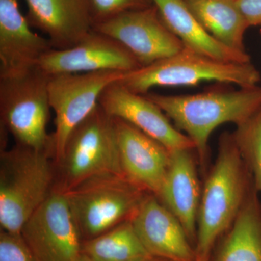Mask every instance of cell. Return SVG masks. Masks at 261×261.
<instances>
[{"label":"cell","mask_w":261,"mask_h":261,"mask_svg":"<svg viewBox=\"0 0 261 261\" xmlns=\"http://www.w3.org/2000/svg\"><path fill=\"white\" fill-rule=\"evenodd\" d=\"M161 20L181 41L184 47L216 61L248 63L246 51L234 50L221 44L206 32L185 0H151Z\"/></svg>","instance_id":"cell-18"},{"label":"cell","mask_w":261,"mask_h":261,"mask_svg":"<svg viewBox=\"0 0 261 261\" xmlns=\"http://www.w3.org/2000/svg\"><path fill=\"white\" fill-rule=\"evenodd\" d=\"M0 261H37L20 233L1 231Z\"/></svg>","instance_id":"cell-24"},{"label":"cell","mask_w":261,"mask_h":261,"mask_svg":"<svg viewBox=\"0 0 261 261\" xmlns=\"http://www.w3.org/2000/svg\"><path fill=\"white\" fill-rule=\"evenodd\" d=\"M151 255L173 261H197L195 247L177 218L155 195L149 194L130 219Z\"/></svg>","instance_id":"cell-15"},{"label":"cell","mask_w":261,"mask_h":261,"mask_svg":"<svg viewBox=\"0 0 261 261\" xmlns=\"http://www.w3.org/2000/svg\"><path fill=\"white\" fill-rule=\"evenodd\" d=\"M99 105L110 116L128 122L171 152L181 149L195 150L190 137L173 125L157 105L145 95L128 90L118 82L103 91Z\"/></svg>","instance_id":"cell-12"},{"label":"cell","mask_w":261,"mask_h":261,"mask_svg":"<svg viewBox=\"0 0 261 261\" xmlns=\"http://www.w3.org/2000/svg\"><path fill=\"white\" fill-rule=\"evenodd\" d=\"M56 183L53 154L16 145L0 153L1 231L20 233Z\"/></svg>","instance_id":"cell-3"},{"label":"cell","mask_w":261,"mask_h":261,"mask_svg":"<svg viewBox=\"0 0 261 261\" xmlns=\"http://www.w3.org/2000/svg\"><path fill=\"white\" fill-rule=\"evenodd\" d=\"M193 142L201 174L209 170L211 133L226 123L238 126L261 108V88L216 89L188 95L145 94Z\"/></svg>","instance_id":"cell-1"},{"label":"cell","mask_w":261,"mask_h":261,"mask_svg":"<svg viewBox=\"0 0 261 261\" xmlns=\"http://www.w3.org/2000/svg\"><path fill=\"white\" fill-rule=\"evenodd\" d=\"M237 3L250 27L261 25V0H237Z\"/></svg>","instance_id":"cell-25"},{"label":"cell","mask_w":261,"mask_h":261,"mask_svg":"<svg viewBox=\"0 0 261 261\" xmlns=\"http://www.w3.org/2000/svg\"><path fill=\"white\" fill-rule=\"evenodd\" d=\"M73 261H95L93 259L91 258L87 255H84L83 253H81Z\"/></svg>","instance_id":"cell-26"},{"label":"cell","mask_w":261,"mask_h":261,"mask_svg":"<svg viewBox=\"0 0 261 261\" xmlns=\"http://www.w3.org/2000/svg\"><path fill=\"white\" fill-rule=\"evenodd\" d=\"M209 255H210V253L197 255V261H208Z\"/></svg>","instance_id":"cell-28"},{"label":"cell","mask_w":261,"mask_h":261,"mask_svg":"<svg viewBox=\"0 0 261 261\" xmlns=\"http://www.w3.org/2000/svg\"><path fill=\"white\" fill-rule=\"evenodd\" d=\"M198 168L195 149L171 151L167 173L156 196L181 222L195 250L202 189Z\"/></svg>","instance_id":"cell-16"},{"label":"cell","mask_w":261,"mask_h":261,"mask_svg":"<svg viewBox=\"0 0 261 261\" xmlns=\"http://www.w3.org/2000/svg\"><path fill=\"white\" fill-rule=\"evenodd\" d=\"M32 27L44 33L53 49L73 47L93 29L89 0H25Z\"/></svg>","instance_id":"cell-17"},{"label":"cell","mask_w":261,"mask_h":261,"mask_svg":"<svg viewBox=\"0 0 261 261\" xmlns=\"http://www.w3.org/2000/svg\"><path fill=\"white\" fill-rule=\"evenodd\" d=\"M206 32L231 49L246 51L244 37L250 27L237 0H185Z\"/></svg>","instance_id":"cell-20"},{"label":"cell","mask_w":261,"mask_h":261,"mask_svg":"<svg viewBox=\"0 0 261 261\" xmlns=\"http://www.w3.org/2000/svg\"><path fill=\"white\" fill-rule=\"evenodd\" d=\"M145 261H173L163 257L152 256Z\"/></svg>","instance_id":"cell-27"},{"label":"cell","mask_w":261,"mask_h":261,"mask_svg":"<svg viewBox=\"0 0 261 261\" xmlns=\"http://www.w3.org/2000/svg\"><path fill=\"white\" fill-rule=\"evenodd\" d=\"M204 178L197 219V255L211 253L255 187L232 133L224 132L220 137L216 161Z\"/></svg>","instance_id":"cell-2"},{"label":"cell","mask_w":261,"mask_h":261,"mask_svg":"<svg viewBox=\"0 0 261 261\" xmlns=\"http://www.w3.org/2000/svg\"><path fill=\"white\" fill-rule=\"evenodd\" d=\"M129 51L141 67L179 53L184 44L165 25L154 5L130 10L93 25Z\"/></svg>","instance_id":"cell-10"},{"label":"cell","mask_w":261,"mask_h":261,"mask_svg":"<svg viewBox=\"0 0 261 261\" xmlns=\"http://www.w3.org/2000/svg\"><path fill=\"white\" fill-rule=\"evenodd\" d=\"M149 192L125 175L89 178L65 193L82 240L130 221Z\"/></svg>","instance_id":"cell-6"},{"label":"cell","mask_w":261,"mask_h":261,"mask_svg":"<svg viewBox=\"0 0 261 261\" xmlns=\"http://www.w3.org/2000/svg\"><path fill=\"white\" fill-rule=\"evenodd\" d=\"M240 153L251 173L254 186L261 196V108L232 133Z\"/></svg>","instance_id":"cell-22"},{"label":"cell","mask_w":261,"mask_h":261,"mask_svg":"<svg viewBox=\"0 0 261 261\" xmlns=\"http://www.w3.org/2000/svg\"><path fill=\"white\" fill-rule=\"evenodd\" d=\"M48 82L49 75L39 68L23 76L0 80V124L16 145L51 152L54 158L53 135L47 132L51 110Z\"/></svg>","instance_id":"cell-7"},{"label":"cell","mask_w":261,"mask_h":261,"mask_svg":"<svg viewBox=\"0 0 261 261\" xmlns=\"http://www.w3.org/2000/svg\"><path fill=\"white\" fill-rule=\"evenodd\" d=\"M123 174L157 196L171 161V151L128 122L113 118Z\"/></svg>","instance_id":"cell-14"},{"label":"cell","mask_w":261,"mask_h":261,"mask_svg":"<svg viewBox=\"0 0 261 261\" xmlns=\"http://www.w3.org/2000/svg\"><path fill=\"white\" fill-rule=\"evenodd\" d=\"M260 73L248 63L216 61L184 48L179 53L138 69L126 72L118 83L135 93H148L155 87L196 86L203 82L257 87Z\"/></svg>","instance_id":"cell-5"},{"label":"cell","mask_w":261,"mask_h":261,"mask_svg":"<svg viewBox=\"0 0 261 261\" xmlns=\"http://www.w3.org/2000/svg\"><path fill=\"white\" fill-rule=\"evenodd\" d=\"M20 235L37 261H73L82 253V237L64 192L50 195L23 225Z\"/></svg>","instance_id":"cell-9"},{"label":"cell","mask_w":261,"mask_h":261,"mask_svg":"<svg viewBox=\"0 0 261 261\" xmlns=\"http://www.w3.org/2000/svg\"><path fill=\"white\" fill-rule=\"evenodd\" d=\"M254 187L233 224L215 243L208 261H261V200Z\"/></svg>","instance_id":"cell-19"},{"label":"cell","mask_w":261,"mask_h":261,"mask_svg":"<svg viewBox=\"0 0 261 261\" xmlns=\"http://www.w3.org/2000/svg\"><path fill=\"white\" fill-rule=\"evenodd\" d=\"M93 25L117 15L152 6L151 0H89Z\"/></svg>","instance_id":"cell-23"},{"label":"cell","mask_w":261,"mask_h":261,"mask_svg":"<svg viewBox=\"0 0 261 261\" xmlns=\"http://www.w3.org/2000/svg\"><path fill=\"white\" fill-rule=\"evenodd\" d=\"M31 27L17 0H0V80L30 73L53 49L49 39Z\"/></svg>","instance_id":"cell-13"},{"label":"cell","mask_w":261,"mask_h":261,"mask_svg":"<svg viewBox=\"0 0 261 261\" xmlns=\"http://www.w3.org/2000/svg\"><path fill=\"white\" fill-rule=\"evenodd\" d=\"M38 68L50 76L102 70L129 72L141 65L119 42L92 29L73 47L48 51Z\"/></svg>","instance_id":"cell-11"},{"label":"cell","mask_w":261,"mask_h":261,"mask_svg":"<svg viewBox=\"0 0 261 261\" xmlns=\"http://www.w3.org/2000/svg\"><path fill=\"white\" fill-rule=\"evenodd\" d=\"M56 165L54 188L66 193L82 182L105 174H123L113 118L98 104L70 134Z\"/></svg>","instance_id":"cell-4"},{"label":"cell","mask_w":261,"mask_h":261,"mask_svg":"<svg viewBox=\"0 0 261 261\" xmlns=\"http://www.w3.org/2000/svg\"><path fill=\"white\" fill-rule=\"evenodd\" d=\"M125 73L102 70L49 76V105L56 114V130L53 134L55 164L61 159L72 130L95 109L106 87L121 80Z\"/></svg>","instance_id":"cell-8"},{"label":"cell","mask_w":261,"mask_h":261,"mask_svg":"<svg viewBox=\"0 0 261 261\" xmlns=\"http://www.w3.org/2000/svg\"><path fill=\"white\" fill-rule=\"evenodd\" d=\"M82 253L95 261H145L152 256L130 220L96 238L82 241Z\"/></svg>","instance_id":"cell-21"}]
</instances>
